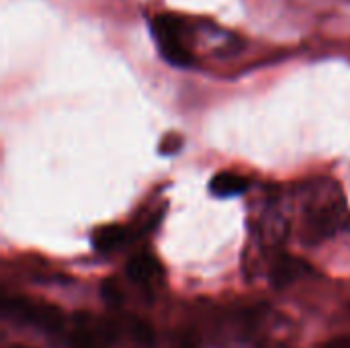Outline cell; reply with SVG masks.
<instances>
[{
	"label": "cell",
	"mask_w": 350,
	"mask_h": 348,
	"mask_svg": "<svg viewBox=\"0 0 350 348\" xmlns=\"http://www.w3.org/2000/svg\"><path fill=\"white\" fill-rule=\"evenodd\" d=\"M304 236L308 244L324 242L336 236L350 222L342 189L332 178H316L304 185Z\"/></svg>",
	"instance_id": "obj_1"
},
{
	"label": "cell",
	"mask_w": 350,
	"mask_h": 348,
	"mask_svg": "<svg viewBox=\"0 0 350 348\" xmlns=\"http://www.w3.org/2000/svg\"><path fill=\"white\" fill-rule=\"evenodd\" d=\"M150 29L160 49V55L168 64L176 68H191L195 64V53L189 45L191 25L187 18L170 12H162L152 18Z\"/></svg>",
	"instance_id": "obj_2"
},
{
	"label": "cell",
	"mask_w": 350,
	"mask_h": 348,
	"mask_svg": "<svg viewBox=\"0 0 350 348\" xmlns=\"http://www.w3.org/2000/svg\"><path fill=\"white\" fill-rule=\"evenodd\" d=\"M4 312H6V316L14 318L18 322H27L29 326H33L45 334H57L64 328V314L53 304L14 297V299L4 302Z\"/></svg>",
	"instance_id": "obj_3"
},
{
	"label": "cell",
	"mask_w": 350,
	"mask_h": 348,
	"mask_svg": "<svg viewBox=\"0 0 350 348\" xmlns=\"http://www.w3.org/2000/svg\"><path fill=\"white\" fill-rule=\"evenodd\" d=\"M115 343V330L105 320L90 316H76L70 348H111Z\"/></svg>",
	"instance_id": "obj_4"
},
{
	"label": "cell",
	"mask_w": 350,
	"mask_h": 348,
	"mask_svg": "<svg viewBox=\"0 0 350 348\" xmlns=\"http://www.w3.org/2000/svg\"><path fill=\"white\" fill-rule=\"evenodd\" d=\"M125 273L131 283H135L144 289H154L164 279V269H162L160 260L150 252H139V254L131 256L125 267Z\"/></svg>",
	"instance_id": "obj_5"
},
{
	"label": "cell",
	"mask_w": 350,
	"mask_h": 348,
	"mask_svg": "<svg viewBox=\"0 0 350 348\" xmlns=\"http://www.w3.org/2000/svg\"><path fill=\"white\" fill-rule=\"evenodd\" d=\"M250 189V178L232 170H221L217 172L211 183H209V191L211 195L219 197V199H230V197H238L244 195Z\"/></svg>",
	"instance_id": "obj_6"
},
{
	"label": "cell",
	"mask_w": 350,
	"mask_h": 348,
	"mask_svg": "<svg viewBox=\"0 0 350 348\" xmlns=\"http://www.w3.org/2000/svg\"><path fill=\"white\" fill-rule=\"evenodd\" d=\"M129 238V230L119 224H107L92 232V248L96 252H113L121 248Z\"/></svg>",
	"instance_id": "obj_7"
},
{
	"label": "cell",
	"mask_w": 350,
	"mask_h": 348,
	"mask_svg": "<svg viewBox=\"0 0 350 348\" xmlns=\"http://www.w3.org/2000/svg\"><path fill=\"white\" fill-rule=\"evenodd\" d=\"M310 271V267L306 265V263H301V260H297V258H293V256H281L277 263H275V267H273V283L277 285V287H285V285H289V283H293L297 277H301L304 273H308Z\"/></svg>",
	"instance_id": "obj_8"
},
{
	"label": "cell",
	"mask_w": 350,
	"mask_h": 348,
	"mask_svg": "<svg viewBox=\"0 0 350 348\" xmlns=\"http://www.w3.org/2000/svg\"><path fill=\"white\" fill-rule=\"evenodd\" d=\"M131 334L137 343L142 345H152L154 343V332H152V326L144 320H135L133 326H131Z\"/></svg>",
	"instance_id": "obj_9"
},
{
	"label": "cell",
	"mask_w": 350,
	"mask_h": 348,
	"mask_svg": "<svg viewBox=\"0 0 350 348\" xmlns=\"http://www.w3.org/2000/svg\"><path fill=\"white\" fill-rule=\"evenodd\" d=\"M183 148V135L178 133H166L160 142V154L164 156H170V154H176L178 150Z\"/></svg>",
	"instance_id": "obj_10"
},
{
	"label": "cell",
	"mask_w": 350,
	"mask_h": 348,
	"mask_svg": "<svg viewBox=\"0 0 350 348\" xmlns=\"http://www.w3.org/2000/svg\"><path fill=\"white\" fill-rule=\"evenodd\" d=\"M100 293H103V299L111 306H119L121 304V291L117 287V283L113 279H107L100 287Z\"/></svg>",
	"instance_id": "obj_11"
},
{
	"label": "cell",
	"mask_w": 350,
	"mask_h": 348,
	"mask_svg": "<svg viewBox=\"0 0 350 348\" xmlns=\"http://www.w3.org/2000/svg\"><path fill=\"white\" fill-rule=\"evenodd\" d=\"M326 348H350V338H336Z\"/></svg>",
	"instance_id": "obj_12"
},
{
	"label": "cell",
	"mask_w": 350,
	"mask_h": 348,
	"mask_svg": "<svg viewBox=\"0 0 350 348\" xmlns=\"http://www.w3.org/2000/svg\"><path fill=\"white\" fill-rule=\"evenodd\" d=\"M180 348H195L193 345H185V347H180Z\"/></svg>",
	"instance_id": "obj_13"
},
{
	"label": "cell",
	"mask_w": 350,
	"mask_h": 348,
	"mask_svg": "<svg viewBox=\"0 0 350 348\" xmlns=\"http://www.w3.org/2000/svg\"><path fill=\"white\" fill-rule=\"evenodd\" d=\"M10 348H27V347H21V345H14V347H10Z\"/></svg>",
	"instance_id": "obj_14"
}]
</instances>
